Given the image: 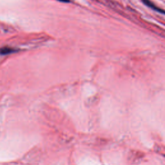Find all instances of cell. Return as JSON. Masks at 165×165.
<instances>
[{
    "mask_svg": "<svg viewBox=\"0 0 165 165\" xmlns=\"http://www.w3.org/2000/svg\"><path fill=\"white\" fill-rule=\"evenodd\" d=\"M19 50L11 48L10 47H3L0 48V55L1 56H5V55H8L12 53H15L17 52Z\"/></svg>",
    "mask_w": 165,
    "mask_h": 165,
    "instance_id": "7a4b0ae2",
    "label": "cell"
},
{
    "mask_svg": "<svg viewBox=\"0 0 165 165\" xmlns=\"http://www.w3.org/2000/svg\"><path fill=\"white\" fill-rule=\"evenodd\" d=\"M141 1L144 5H146L150 9H151L156 12H159V13H161V14H165V10H163L159 7H158V6H157L153 2H151L150 0H141Z\"/></svg>",
    "mask_w": 165,
    "mask_h": 165,
    "instance_id": "6da1fadb",
    "label": "cell"
},
{
    "mask_svg": "<svg viewBox=\"0 0 165 165\" xmlns=\"http://www.w3.org/2000/svg\"><path fill=\"white\" fill-rule=\"evenodd\" d=\"M57 1L63 3H69L70 2V0H57Z\"/></svg>",
    "mask_w": 165,
    "mask_h": 165,
    "instance_id": "3957f363",
    "label": "cell"
}]
</instances>
